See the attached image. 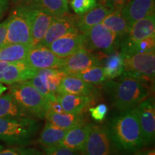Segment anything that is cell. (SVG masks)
<instances>
[{
	"label": "cell",
	"instance_id": "29",
	"mask_svg": "<svg viewBox=\"0 0 155 155\" xmlns=\"http://www.w3.org/2000/svg\"><path fill=\"white\" fill-rule=\"evenodd\" d=\"M119 48L123 55L150 53L155 50V35L136 42H121Z\"/></svg>",
	"mask_w": 155,
	"mask_h": 155
},
{
	"label": "cell",
	"instance_id": "39",
	"mask_svg": "<svg viewBox=\"0 0 155 155\" xmlns=\"http://www.w3.org/2000/svg\"><path fill=\"white\" fill-rule=\"evenodd\" d=\"M133 155H155L154 149H146V150H139L133 153Z\"/></svg>",
	"mask_w": 155,
	"mask_h": 155
},
{
	"label": "cell",
	"instance_id": "3",
	"mask_svg": "<svg viewBox=\"0 0 155 155\" xmlns=\"http://www.w3.org/2000/svg\"><path fill=\"white\" fill-rule=\"evenodd\" d=\"M38 129V122L32 117L0 118V141L7 144L25 146Z\"/></svg>",
	"mask_w": 155,
	"mask_h": 155
},
{
	"label": "cell",
	"instance_id": "9",
	"mask_svg": "<svg viewBox=\"0 0 155 155\" xmlns=\"http://www.w3.org/2000/svg\"><path fill=\"white\" fill-rule=\"evenodd\" d=\"M106 56L104 54L95 53L94 52L82 48L65 58L60 69L66 74H75L91 67L102 65L103 60Z\"/></svg>",
	"mask_w": 155,
	"mask_h": 155
},
{
	"label": "cell",
	"instance_id": "33",
	"mask_svg": "<svg viewBox=\"0 0 155 155\" xmlns=\"http://www.w3.org/2000/svg\"><path fill=\"white\" fill-rule=\"evenodd\" d=\"M0 155H42V152L35 148L18 147L3 149L0 151Z\"/></svg>",
	"mask_w": 155,
	"mask_h": 155
},
{
	"label": "cell",
	"instance_id": "16",
	"mask_svg": "<svg viewBox=\"0 0 155 155\" xmlns=\"http://www.w3.org/2000/svg\"><path fill=\"white\" fill-rule=\"evenodd\" d=\"M37 71L30 66L25 61L8 63L4 71L2 83L11 86L15 83L30 81L36 75Z\"/></svg>",
	"mask_w": 155,
	"mask_h": 155
},
{
	"label": "cell",
	"instance_id": "11",
	"mask_svg": "<svg viewBox=\"0 0 155 155\" xmlns=\"http://www.w3.org/2000/svg\"><path fill=\"white\" fill-rule=\"evenodd\" d=\"M78 15L67 13L61 17H55L48 28L45 35L37 45L48 47L49 45L61 37L70 32L78 31L77 22Z\"/></svg>",
	"mask_w": 155,
	"mask_h": 155
},
{
	"label": "cell",
	"instance_id": "14",
	"mask_svg": "<svg viewBox=\"0 0 155 155\" xmlns=\"http://www.w3.org/2000/svg\"><path fill=\"white\" fill-rule=\"evenodd\" d=\"M28 5L30 7L32 45L35 46L40 43L43 38L48 28L55 17L52 16L38 6L32 4Z\"/></svg>",
	"mask_w": 155,
	"mask_h": 155
},
{
	"label": "cell",
	"instance_id": "30",
	"mask_svg": "<svg viewBox=\"0 0 155 155\" xmlns=\"http://www.w3.org/2000/svg\"><path fill=\"white\" fill-rule=\"evenodd\" d=\"M31 4L38 6L55 17H61L68 13V3L62 0H35Z\"/></svg>",
	"mask_w": 155,
	"mask_h": 155
},
{
	"label": "cell",
	"instance_id": "10",
	"mask_svg": "<svg viewBox=\"0 0 155 155\" xmlns=\"http://www.w3.org/2000/svg\"><path fill=\"white\" fill-rule=\"evenodd\" d=\"M142 133L144 145L152 144L155 137V107L152 98H148L134 108Z\"/></svg>",
	"mask_w": 155,
	"mask_h": 155
},
{
	"label": "cell",
	"instance_id": "28",
	"mask_svg": "<svg viewBox=\"0 0 155 155\" xmlns=\"http://www.w3.org/2000/svg\"><path fill=\"white\" fill-rule=\"evenodd\" d=\"M32 117L9 94L0 96V118Z\"/></svg>",
	"mask_w": 155,
	"mask_h": 155
},
{
	"label": "cell",
	"instance_id": "6",
	"mask_svg": "<svg viewBox=\"0 0 155 155\" xmlns=\"http://www.w3.org/2000/svg\"><path fill=\"white\" fill-rule=\"evenodd\" d=\"M123 55V54H122ZM124 73L146 84L154 83L155 77V53H134L123 55Z\"/></svg>",
	"mask_w": 155,
	"mask_h": 155
},
{
	"label": "cell",
	"instance_id": "22",
	"mask_svg": "<svg viewBox=\"0 0 155 155\" xmlns=\"http://www.w3.org/2000/svg\"><path fill=\"white\" fill-rule=\"evenodd\" d=\"M45 118L53 125L65 130L86 124L83 114H72L65 112H56L50 108L48 110Z\"/></svg>",
	"mask_w": 155,
	"mask_h": 155
},
{
	"label": "cell",
	"instance_id": "20",
	"mask_svg": "<svg viewBox=\"0 0 155 155\" xmlns=\"http://www.w3.org/2000/svg\"><path fill=\"white\" fill-rule=\"evenodd\" d=\"M95 91L94 85L85 82L75 75L66 74L60 83L57 94L89 96L94 94Z\"/></svg>",
	"mask_w": 155,
	"mask_h": 155
},
{
	"label": "cell",
	"instance_id": "7",
	"mask_svg": "<svg viewBox=\"0 0 155 155\" xmlns=\"http://www.w3.org/2000/svg\"><path fill=\"white\" fill-rule=\"evenodd\" d=\"M83 48L96 53L109 55L118 50L121 40L102 25H96L83 33Z\"/></svg>",
	"mask_w": 155,
	"mask_h": 155
},
{
	"label": "cell",
	"instance_id": "41",
	"mask_svg": "<svg viewBox=\"0 0 155 155\" xmlns=\"http://www.w3.org/2000/svg\"><path fill=\"white\" fill-rule=\"evenodd\" d=\"M7 64H8V63H7V62L0 61V83H2L4 71H5V68L7 67Z\"/></svg>",
	"mask_w": 155,
	"mask_h": 155
},
{
	"label": "cell",
	"instance_id": "37",
	"mask_svg": "<svg viewBox=\"0 0 155 155\" xmlns=\"http://www.w3.org/2000/svg\"><path fill=\"white\" fill-rule=\"evenodd\" d=\"M9 0H0V20L9 8Z\"/></svg>",
	"mask_w": 155,
	"mask_h": 155
},
{
	"label": "cell",
	"instance_id": "17",
	"mask_svg": "<svg viewBox=\"0 0 155 155\" xmlns=\"http://www.w3.org/2000/svg\"><path fill=\"white\" fill-rule=\"evenodd\" d=\"M154 0H129L121 9L130 28L134 23L154 12Z\"/></svg>",
	"mask_w": 155,
	"mask_h": 155
},
{
	"label": "cell",
	"instance_id": "38",
	"mask_svg": "<svg viewBox=\"0 0 155 155\" xmlns=\"http://www.w3.org/2000/svg\"><path fill=\"white\" fill-rule=\"evenodd\" d=\"M115 7L116 9H121L129 0H106Z\"/></svg>",
	"mask_w": 155,
	"mask_h": 155
},
{
	"label": "cell",
	"instance_id": "42",
	"mask_svg": "<svg viewBox=\"0 0 155 155\" xmlns=\"http://www.w3.org/2000/svg\"><path fill=\"white\" fill-rule=\"evenodd\" d=\"M7 90V88L5 86H4L3 83H0V96Z\"/></svg>",
	"mask_w": 155,
	"mask_h": 155
},
{
	"label": "cell",
	"instance_id": "40",
	"mask_svg": "<svg viewBox=\"0 0 155 155\" xmlns=\"http://www.w3.org/2000/svg\"><path fill=\"white\" fill-rule=\"evenodd\" d=\"M15 6L17 5H29L33 2L35 0H9Z\"/></svg>",
	"mask_w": 155,
	"mask_h": 155
},
{
	"label": "cell",
	"instance_id": "35",
	"mask_svg": "<svg viewBox=\"0 0 155 155\" xmlns=\"http://www.w3.org/2000/svg\"><path fill=\"white\" fill-rule=\"evenodd\" d=\"M88 110L95 121H102L108 113V106L105 104H100L95 107L89 108Z\"/></svg>",
	"mask_w": 155,
	"mask_h": 155
},
{
	"label": "cell",
	"instance_id": "36",
	"mask_svg": "<svg viewBox=\"0 0 155 155\" xmlns=\"http://www.w3.org/2000/svg\"><path fill=\"white\" fill-rule=\"evenodd\" d=\"M7 24H8V19H6L2 22L0 23V48L5 45Z\"/></svg>",
	"mask_w": 155,
	"mask_h": 155
},
{
	"label": "cell",
	"instance_id": "13",
	"mask_svg": "<svg viewBox=\"0 0 155 155\" xmlns=\"http://www.w3.org/2000/svg\"><path fill=\"white\" fill-rule=\"evenodd\" d=\"M115 9V7L106 0H97L96 5L91 10L83 15H78V30L82 34L85 33L93 26L101 23Z\"/></svg>",
	"mask_w": 155,
	"mask_h": 155
},
{
	"label": "cell",
	"instance_id": "21",
	"mask_svg": "<svg viewBox=\"0 0 155 155\" xmlns=\"http://www.w3.org/2000/svg\"><path fill=\"white\" fill-rule=\"evenodd\" d=\"M91 127V124H83L69 129L58 146L82 152L88 138Z\"/></svg>",
	"mask_w": 155,
	"mask_h": 155
},
{
	"label": "cell",
	"instance_id": "26",
	"mask_svg": "<svg viewBox=\"0 0 155 155\" xmlns=\"http://www.w3.org/2000/svg\"><path fill=\"white\" fill-rule=\"evenodd\" d=\"M65 75L60 68H48L38 70L35 75L48 91L56 96L60 83Z\"/></svg>",
	"mask_w": 155,
	"mask_h": 155
},
{
	"label": "cell",
	"instance_id": "2",
	"mask_svg": "<svg viewBox=\"0 0 155 155\" xmlns=\"http://www.w3.org/2000/svg\"><path fill=\"white\" fill-rule=\"evenodd\" d=\"M108 129L118 152L133 154L144 146L142 133L134 110L123 111L111 120Z\"/></svg>",
	"mask_w": 155,
	"mask_h": 155
},
{
	"label": "cell",
	"instance_id": "31",
	"mask_svg": "<svg viewBox=\"0 0 155 155\" xmlns=\"http://www.w3.org/2000/svg\"><path fill=\"white\" fill-rule=\"evenodd\" d=\"M70 75H75L85 82L93 85L101 84L108 81L105 76L104 67L102 65H96L87 68L81 72Z\"/></svg>",
	"mask_w": 155,
	"mask_h": 155
},
{
	"label": "cell",
	"instance_id": "12",
	"mask_svg": "<svg viewBox=\"0 0 155 155\" xmlns=\"http://www.w3.org/2000/svg\"><path fill=\"white\" fill-rule=\"evenodd\" d=\"M65 58L55 55L48 47L41 45L32 46L25 61L35 70L61 68Z\"/></svg>",
	"mask_w": 155,
	"mask_h": 155
},
{
	"label": "cell",
	"instance_id": "18",
	"mask_svg": "<svg viewBox=\"0 0 155 155\" xmlns=\"http://www.w3.org/2000/svg\"><path fill=\"white\" fill-rule=\"evenodd\" d=\"M95 99L93 95L78 96L72 94H56V101L64 112L72 114H82L90 108Z\"/></svg>",
	"mask_w": 155,
	"mask_h": 155
},
{
	"label": "cell",
	"instance_id": "24",
	"mask_svg": "<svg viewBox=\"0 0 155 155\" xmlns=\"http://www.w3.org/2000/svg\"><path fill=\"white\" fill-rule=\"evenodd\" d=\"M32 45L31 44H7L0 48V61L13 63L25 61Z\"/></svg>",
	"mask_w": 155,
	"mask_h": 155
},
{
	"label": "cell",
	"instance_id": "27",
	"mask_svg": "<svg viewBox=\"0 0 155 155\" xmlns=\"http://www.w3.org/2000/svg\"><path fill=\"white\" fill-rule=\"evenodd\" d=\"M102 66L107 80H113L124 73V56L118 50L107 55L103 60Z\"/></svg>",
	"mask_w": 155,
	"mask_h": 155
},
{
	"label": "cell",
	"instance_id": "5",
	"mask_svg": "<svg viewBox=\"0 0 155 155\" xmlns=\"http://www.w3.org/2000/svg\"><path fill=\"white\" fill-rule=\"evenodd\" d=\"M7 44H31L30 7L28 5H17L12 10L8 18Z\"/></svg>",
	"mask_w": 155,
	"mask_h": 155
},
{
	"label": "cell",
	"instance_id": "8",
	"mask_svg": "<svg viewBox=\"0 0 155 155\" xmlns=\"http://www.w3.org/2000/svg\"><path fill=\"white\" fill-rule=\"evenodd\" d=\"M83 155H118V150L108 127L91 124Z\"/></svg>",
	"mask_w": 155,
	"mask_h": 155
},
{
	"label": "cell",
	"instance_id": "4",
	"mask_svg": "<svg viewBox=\"0 0 155 155\" xmlns=\"http://www.w3.org/2000/svg\"><path fill=\"white\" fill-rule=\"evenodd\" d=\"M9 94L32 116L42 119L49 109L50 103L30 81L9 86Z\"/></svg>",
	"mask_w": 155,
	"mask_h": 155
},
{
	"label": "cell",
	"instance_id": "15",
	"mask_svg": "<svg viewBox=\"0 0 155 155\" xmlns=\"http://www.w3.org/2000/svg\"><path fill=\"white\" fill-rule=\"evenodd\" d=\"M48 48L59 58H65L83 48V35L79 31L70 32L51 42Z\"/></svg>",
	"mask_w": 155,
	"mask_h": 155
},
{
	"label": "cell",
	"instance_id": "34",
	"mask_svg": "<svg viewBox=\"0 0 155 155\" xmlns=\"http://www.w3.org/2000/svg\"><path fill=\"white\" fill-rule=\"evenodd\" d=\"M42 155H81L79 152L61 146H56L45 149Z\"/></svg>",
	"mask_w": 155,
	"mask_h": 155
},
{
	"label": "cell",
	"instance_id": "32",
	"mask_svg": "<svg viewBox=\"0 0 155 155\" xmlns=\"http://www.w3.org/2000/svg\"><path fill=\"white\" fill-rule=\"evenodd\" d=\"M69 2L75 14L83 15L95 7L97 0H70Z\"/></svg>",
	"mask_w": 155,
	"mask_h": 155
},
{
	"label": "cell",
	"instance_id": "19",
	"mask_svg": "<svg viewBox=\"0 0 155 155\" xmlns=\"http://www.w3.org/2000/svg\"><path fill=\"white\" fill-rule=\"evenodd\" d=\"M155 35V15L151 13L131 25L127 35L121 42H136Z\"/></svg>",
	"mask_w": 155,
	"mask_h": 155
},
{
	"label": "cell",
	"instance_id": "44",
	"mask_svg": "<svg viewBox=\"0 0 155 155\" xmlns=\"http://www.w3.org/2000/svg\"><path fill=\"white\" fill-rule=\"evenodd\" d=\"M62 1L64 2H66V3L68 2V0H62Z\"/></svg>",
	"mask_w": 155,
	"mask_h": 155
},
{
	"label": "cell",
	"instance_id": "25",
	"mask_svg": "<svg viewBox=\"0 0 155 155\" xmlns=\"http://www.w3.org/2000/svg\"><path fill=\"white\" fill-rule=\"evenodd\" d=\"M68 130L56 127L49 121H46L40 133L38 141L45 149L58 146L63 141Z\"/></svg>",
	"mask_w": 155,
	"mask_h": 155
},
{
	"label": "cell",
	"instance_id": "23",
	"mask_svg": "<svg viewBox=\"0 0 155 155\" xmlns=\"http://www.w3.org/2000/svg\"><path fill=\"white\" fill-rule=\"evenodd\" d=\"M101 24L115 34L121 41L127 35L130 29V26L121 14V9H115L102 21Z\"/></svg>",
	"mask_w": 155,
	"mask_h": 155
},
{
	"label": "cell",
	"instance_id": "1",
	"mask_svg": "<svg viewBox=\"0 0 155 155\" xmlns=\"http://www.w3.org/2000/svg\"><path fill=\"white\" fill-rule=\"evenodd\" d=\"M121 76L119 81H106L104 86L116 109L121 112L133 109L150 98L152 91L149 85L132 77Z\"/></svg>",
	"mask_w": 155,
	"mask_h": 155
},
{
	"label": "cell",
	"instance_id": "43",
	"mask_svg": "<svg viewBox=\"0 0 155 155\" xmlns=\"http://www.w3.org/2000/svg\"><path fill=\"white\" fill-rule=\"evenodd\" d=\"M4 149V146H2V144H0V151H1L2 150H3Z\"/></svg>",
	"mask_w": 155,
	"mask_h": 155
}]
</instances>
